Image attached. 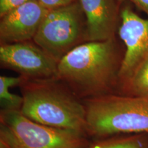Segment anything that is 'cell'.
Returning a JSON list of instances; mask_svg holds the SVG:
<instances>
[{
    "instance_id": "30bf717a",
    "label": "cell",
    "mask_w": 148,
    "mask_h": 148,
    "mask_svg": "<svg viewBox=\"0 0 148 148\" xmlns=\"http://www.w3.org/2000/svg\"><path fill=\"white\" fill-rule=\"evenodd\" d=\"M87 148H148V132L114 135L91 140Z\"/></svg>"
},
{
    "instance_id": "9c48e42d",
    "label": "cell",
    "mask_w": 148,
    "mask_h": 148,
    "mask_svg": "<svg viewBox=\"0 0 148 148\" xmlns=\"http://www.w3.org/2000/svg\"><path fill=\"white\" fill-rule=\"evenodd\" d=\"M87 24L88 41H101L115 37L120 21L119 0H78Z\"/></svg>"
},
{
    "instance_id": "7c38bea8",
    "label": "cell",
    "mask_w": 148,
    "mask_h": 148,
    "mask_svg": "<svg viewBox=\"0 0 148 148\" xmlns=\"http://www.w3.org/2000/svg\"><path fill=\"white\" fill-rule=\"evenodd\" d=\"M128 96H148V57L135 70L119 93Z\"/></svg>"
},
{
    "instance_id": "ba28073f",
    "label": "cell",
    "mask_w": 148,
    "mask_h": 148,
    "mask_svg": "<svg viewBox=\"0 0 148 148\" xmlns=\"http://www.w3.org/2000/svg\"><path fill=\"white\" fill-rule=\"evenodd\" d=\"M49 10L38 0H29L0 20V42L10 44L33 40Z\"/></svg>"
},
{
    "instance_id": "277c9868",
    "label": "cell",
    "mask_w": 148,
    "mask_h": 148,
    "mask_svg": "<svg viewBox=\"0 0 148 148\" xmlns=\"http://www.w3.org/2000/svg\"><path fill=\"white\" fill-rule=\"evenodd\" d=\"M87 135L47 126L21 110H0V148H87Z\"/></svg>"
},
{
    "instance_id": "5bb4252c",
    "label": "cell",
    "mask_w": 148,
    "mask_h": 148,
    "mask_svg": "<svg viewBox=\"0 0 148 148\" xmlns=\"http://www.w3.org/2000/svg\"><path fill=\"white\" fill-rule=\"evenodd\" d=\"M75 1L77 0H38V1L47 10L64 6Z\"/></svg>"
},
{
    "instance_id": "52a82bcc",
    "label": "cell",
    "mask_w": 148,
    "mask_h": 148,
    "mask_svg": "<svg viewBox=\"0 0 148 148\" xmlns=\"http://www.w3.org/2000/svg\"><path fill=\"white\" fill-rule=\"evenodd\" d=\"M118 33L125 47L119 75V93L120 88L148 57V18L140 17L129 5L122 6Z\"/></svg>"
},
{
    "instance_id": "6da1fadb",
    "label": "cell",
    "mask_w": 148,
    "mask_h": 148,
    "mask_svg": "<svg viewBox=\"0 0 148 148\" xmlns=\"http://www.w3.org/2000/svg\"><path fill=\"white\" fill-rule=\"evenodd\" d=\"M124 53L116 36L85 42L61 58L57 77L82 100L117 94Z\"/></svg>"
},
{
    "instance_id": "3957f363",
    "label": "cell",
    "mask_w": 148,
    "mask_h": 148,
    "mask_svg": "<svg viewBox=\"0 0 148 148\" xmlns=\"http://www.w3.org/2000/svg\"><path fill=\"white\" fill-rule=\"evenodd\" d=\"M91 140L148 132V96L110 94L83 100Z\"/></svg>"
},
{
    "instance_id": "7a4b0ae2",
    "label": "cell",
    "mask_w": 148,
    "mask_h": 148,
    "mask_svg": "<svg viewBox=\"0 0 148 148\" xmlns=\"http://www.w3.org/2000/svg\"><path fill=\"white\" fill-rule=\"evenodd\" d=\"M18 88L23 99L21 112L29 119L87 135L84 101L58 77L26 79Z\"/></svg>"
},
{
    "instance_id": "4fadbf2b",
    "label": "cell",
    "mask_w": 148,
    "mask_h": 148,
    "mask_svg": "<svg viewBox=\"0 0 148 148\" xmlns=\"http://www.w3.org/2000/svg\"><path fill=\"white\" fill-rule=\"evenodd\" d=\"M29 0H0V18Z\"/></svg>"
},
{
    "instance_id": "5b68a950",
    "label": "cell",
    "mask_w": 148,
    "mask_h": 148,
    "mask_svg": "<svg viewBox=\"0 0 148 148\" xmlns=\"http://www.w3.org/2000/svg\"><path fill=\"white\" fill-rule=\"evenodd\" d=\"M33 40L58 62L88 41L86 16L78 0L49 10Z\"/></svg>"
},
{
    "instance_id": "9a60e30c",
    "label": "cell",
    "mask_w": 148,
    "mask_h": 148,
    "mask_svg": "<svg viewBox=\"0 0 148 148\" xmlns=\"http://www.w3.org/2000/svg\"><path fill=\"white\" fill-rule=\"evenodd\" d=\"M124 1H129L134 3L136 7L143 11L148 16V0H119V1L122 3Z\"/></svg>"
},
{
    "instance_id": "8992f818",
    "label": "cell",
    "mask_w": 148,
    "mask_h": 148,
    "mask_svg": "<svg viewBox=\"0 0 148 148\" xmlns=\"http://www.w3.org/2000/svg\"><path fill=\"white\" fill-rule=\"evenodd\" d=\"M58 62L34 40L0 44V65L28 80L56 78Z\"/></svg>"
},
{
    "instance_id": "8fae6325",
    "label": "cell",
    "mask_w": 148,
    "mask_h": 148,
    "mask_svg": "<svg viewBox=\"0 0 148 148\" xmlns=\"http://www.w3.org/2000/svg\"><path fill=\"white\" fill-rule=\"evenodd\" d=\"M26 78L21 75L17 77L0 76V103L1 110H21L23 99L22 96L12 94L10 92V88L19 87L26 80Z\"/></svg>"
}]
</instances>
